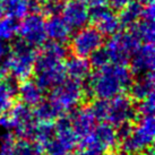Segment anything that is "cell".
<instances>
[{"label":"cell","instance_id":"obj_1","mask_svg":"<svg viewBox=\"0 0 155 155\" xmlns=\"http://www.w3.org/2000/svg\"><path fill=\"white\" fill-rule=\"evenodd\" d=\"M134 79V74L126 64H108L91 74L84 85L85 99L92 97L111 100L121 94Z\"/></svg>","mask_w":155,"mask_h":155},{"label":"cell","instance_id":"obj_2","mask_svg":"<svg viewBox=\"0 0 155 155\" xmlns=\"http://www.w3.org/2000/svg\"><path fill=\"white\" fill-rule=\"evenodd\" d=\"M38 56L36 48L27 43L23 39L14 41L9 53L4 59L5 69L10 73L16 81H25L34 73V64Z\"/></svg>","mask_w":155,"mask_h":155},{"label":"cell","instance_id":"obj_3","mask_svg":"<svg viewBox=\"0 0 155 155\" xmlns=\"http://www.w3.org/2000/svg\"><path fill=\"white\" fill-rule=\"evenodd\" d=\"M33 111L23 102L12 105L7 113L0 116V126L7 130H13L19 138L33 139L36 125Z\"/></svg>","mask_w":155,"mask_h":155},{"label":"cell","instance_id":"obj_4","mask_svg":"<svg viewBox=\"0 0 155 155\" xmlns=\"http://www.w3.org/2000/svg\"><path fill=\"white\" fill-rule=\"evenodd\" d=\"M138 122L134 126L129 136L121 140L124 153L128 155H136L145 151L153 145L155 135L154 116L139 117Z\"/></svg>","mask_w":155,"mask_h":155},{"label":"cell","instance_id":"obj_5","mask_svg":"<svg viewBox=\"0 0 155 155\" xmlns=\"http://www.w3.org/2000/svg\"><path fill=\"white\" fill-rule=\"evenodd\" d=\"M139 40L131 31L117 32L111 35V39L105 44L110 62L113 64H127L133 52L139 47Z\"/></svg>","mask_w":155,"mask_h":155},{"label":"cell","instance_id":"obj_6","mask_svg":"<svg viewBox=\"0 0 155 155\" xmlns=\"http://www.w3.org/2000/svg\"><path fill=\"white\" fill-rule=\"evenodd\" d=\"M49 97L53 100L64 112L70 111L85 99L84 84L77 79L66 78L60 85L52 88Z\"/></svg>","mask_w":155,"mask_h":155},{"label":"cell","instance_id":"obj_7","mask_svg":"<svg viewBox=\"0 0 155 155\" xmlns=\"http://www.w3.org/2000/svg\"><path fill=\"white\" fill-rule=\"evenodd\" d=\"M70 40V50L75 56L87 58L104 43V35L95 26H84L77 30Z\"/></svg>","mask_w":155,"mask_h":155},{"label":"cell","instance_id":"obj_8","mask_svg":"<svg viewBox=\"0 0 155 155\" xmlns=\"http://www.w3.org/2000/svg\"><path fill=\"white\" fill-rule=\"evenodd\" d=\"M119 143L117 138L116 129L109 122H101L100 125L95 126L93 131L82 138L81 142V150L82 148H91L94 151L102 153V152L113 150Z\"/></svg>","mask_w":155,"mask_h":155},{"label":"cell","instance_id":"obj_9","mask_svg":"<svg viewBox=\"0 0 155 155\" xmlns=\"http://www.w3.org/2000/svg\"><path fill=\"white\" fill-rule=\"evenodd\" d=\"M18 34L21 39L31 45L42 47L47 41L45 34V21L41 13H28L23 18L18 26Z\"/></svg>","mask_w":155,"mask_h":155},{"label":"cell","instance_id":"obj_10","mask_svg":"<svg viewBox=\"0 0 155 155\" xmlns=\"http://www.w3.org/2000/svg\"><path fill=\"white\" fill-rule=\"evenodd\" d=\"M90 21L103 35L111 36L120 28V23L114 10L105 5V2L90 6Z\"/></svg>","mask_w":155,"mask_h":155},{"label":"cell","instance_id":"obj_11","mask_svg":"<svg viewBox=\"0 0 155 155\" xmlns=\"http://www.w3.org/2000/svg\"><path fill=\"white\" fill-rule=\"evenodd\" d=\"M138 118L133 99L125 94H119L109 100V111L107 120L112 126H119L126 121H134Z\"/></svg>","mask_w":155,"mask_h":155},{"label":"cell","instance_id":"obj_12","mask_svg":"<svg viewBox=\"0 0 155 155\" xmlns=\"http://www.w3.org/2000/svg\"><path fill=\"white\" fill-rule=\"evenodd\" d=\"M68 56V49L64 43L56 41L44 42L42 45V51L36 56L34 64V71H40L43 69L50 68L56 65H59Z\"/></svg>","mask_w":155,"mask_h":155},{"label":"cell","instance_id":"obj_13","mask_svg":"<svg viewBox=\"0 0 155 155\" xmlns=\"http://www.w3.org/2000/svg\"><path fill=\"white\" fill-rule=\"evenodd\" d=\"M61 13L71 30H79L90 22L87 5L81 0H67Z\"/></svg>","mask_w":155,"mask_h":155},{"label":"cell","instance_id":"obj_14","mask_svg":"<svg viewBox=\"0 0 155 155\" xmlns=\"http://www.w3.org/2000/svg\"><path fill=\"white\" fill-rule=\"evenodd\" d=\"M130 70L133 74L140 75L153 71L155 64V52L153 43H144L133 52L130 57Z\"/></svg>","mask_w":155,"mask_h":155},{"label":"cell","instance_id":"obj_15","mask_svg":"<svg viewBox=\"0 0 155 155\" xmlns=\"http://www.w3.org/2000/svg\"><path fill=\"white\" fill-rule=\"evenodd\" d=\"M74 111L69 114L71 128L78 138L88 136L96 126V119L93 116L90 108L73 109Z\"/></svg>","mask_w":155,"mask_h":155},{"label":"cell","instance_id":"obj_16","mask_svg":"<svg viewBox=\"0 0 155 155\" xmlns=\"http://www.w3.org/2000/svg\"><path fill=\"white\" fill-rule=\"evenodd\" d=\"M67 78L65 65L61 62L50 68L35 71V83L42 91H50L60 85Z\"/></svg>","mask_w":155,"mask_h":155},{"label":"cell","instance_id":"obj_17","mask_svg":"<svg viewBox=\"0 0 155 155\" xmlns=\"http://www.w3.org/2000/svg\"><path fill=\"white\" fill-rule=\"evenodd\" d=\"M45 34L51 41L65 44L70 39L71 28L59 15L50 16L49 19L45 21Z\"/></svg>","mask_w":155,"mask_h":155},{"label":"cell","instance_id":"obj_18","mask_svg":"<svg viewBox=\"0 0 155 155\" xmlns=\"http://www.w3.org/2000/svg\"><path fill=\"white\" fill-rule=\"evenodd\" d=\"M130 97L134 101H142L154 94V74L153 71L144 73L138 75L137 79H135L129 86Z\"/></svg>","mask_w":155,"mask_h":155},{"label":"cell","instance_id":"obj_19","mask_svg":"<svg viewBox=\"0 0 155 155\" xmlns=\"http://www.w3.org/2000/svg\"><path fill=\"white\" fill-rule=\"evenodd\" d=\"M17 95L23 103L28 107H35L43 100V91L30 78L22 81V83L17 86Z\"/></svg>","mask_w":155,"mask_h":155},{"label":"cell","instance_id":"obj_20","mask_svg":"<svg viewBox=\"0 0 155 155\" xmlns=\"http://www.w3.org/2000/svg\"><path fill=\"white\" fill-rule=\"evenodd\" d=\"M65 69L67 76H69L73 79H77V81H86L88 76L91 75V67L90 61L86 58L78 56L70 57L68 60L66 61Z\"/></svg>","mask_w":155,"mask_h":155},{"label":"cell","instance_id":"obj_21","mask_svg":"<svg viewBox=\"0 0 155 155\" xmlns=\"http://www.w3.org/2000/svg\"><path fill=\"white\" fill-rule=\"evenodd\" d=\"M64 113L62 109L50 97L39 102L33 110V114L38 121H53Z\"/></svg>","mask_w":155,"mask_h":155},{"label":"cell","instance_id":"obj_22","mask_svg":"<svg viewBox=\"0 0 155 155\" xmlns=\"http://www.w3.org/2000/svg\"><path fill=\"white\" fill-rule=\"evenodd\" d=\"M143 7H144V5L140 1L133 0L126 7L119 10L120 13L118 15V19L120 23V27L128 30L134 24H136L142 18Z\"/></svg>","mask_w":155,"mask_h":155},{"label":"cell","instance_id":"obj_23","mask_svg":"<svg viewBox=\"0 0 155 155\" xmlns=\"http://www.w3.org/2000/svg\"><path fill=\"white\" fill-rule=\"evenodd\" d=\"M17 84L16 79L5 78L0 82V116L8 111L14 104V100L17 95Z\"/></svg>","mask_w":155,"mask_h":155},{"label":"cell","instance_id":"obj_24","mask_svg":"<svg viewBox=\"0 0 155 155\" xmlns=\"http://www.w3.org/2000/svg\"><path fill=\"white\" fill-rule=\"evenodd\" d=\"M4 16L22 19L30 13V2L26 0H1Z\"/></svg>","mask_w":155,"mask_h":155},{"label":"cell","instance_id":"obj_25","mask_svg":"<svg viewBox=\"0 0 155 155\" xmlns=\"http://www.w3.org/2000/svg\"><path fill=\"white\" fill-rule=\"evenodd\" d=\"M136 35L140 43H153L155 38L154 21L142 19L134 24L130 28H128Z\"/></svg>","mask_w":155,"mask_h":155},{"label":"cell","instance_id":"obj_26","mask_svg":"<svg viewBox=\"0 0 155 155\" xmlns=\"http://www.w3.org/2000/svg\"><path fill=\"white\" fill-rule=\"evenodd\" d=\"M56 135L53 121H39L36 122L33 134V140L40 143L42 146L50 142Z\"/></svg>","mask_w":155,"mask_h":155},{"label":"cell","instance_id":"obj_27","mask_svg":"<svg viewBox=\"0 0 155 155\" xmlns=\"http://www.w3.org/2000/svg\"><path fill=\"white\" fill-rule=\"evenodd\" d=\"M43 146L33 139L21 138L15 142V155H42Z\"/></svg>","mask_w":155,"mask_h":155},{"label":"cell","instance_id":"obj_28","mask_svg":"<svg viewBox=\"0 0 155 155\" xmlns=\"http://www.w3.org/2000/svg\"><path fill=\"white\" fill-rule=\"evenodd\" d=\"M18 26L19 23L17 19L12 17L0 18V40L1 41H10L18 34Z\"/></svg>","mask_w":155,"mask_h":155},{"label":"cell","instance_id":"obj_29","mask_svg":"<svg viewBox=\"0 0 155 155\" xmlns=\"http://www.w3.org/2000/svg\"><path fill=\"white\" fill-rule=\"evenodd\" d=\"M90 110L92 111L93 116L96 120L104 121L107 120L109 111V100L97 99L91 103Z\"/></svg>","mask_w":155,"mask_h":155},{"label":"cell","instance_id":"obj_30","mask_svg":"<svg viewBox=\"0 0 155 155\" xmlns=\"http://www.w3.org/2000/svg\"><path fill=\"white\" fill-rule=\"evenodd\" d=\"M110 64V58L105 48H99L94 52H92L90 56V65L95 69L102 68L104 66Z\"/></svg>","mask_w":155,"mask_h":155},{"label":"cell","instance_id":"obj_31","mask_svg":"<svg viewBox=\"0 0 155 155\" xmlns=\"http://www.w3.org/2000/svg\"><path fill=\"white\" fill-rule=\"evenodd\" d=\"M65 2L66 1L64 0H45L42 2L41 12L48 17L60 15L64 6H65Z\"/></svg>","mask_w":155,"mask_h":155},{"label":"cell","instance_id":"obj_32","mask_svg":"<svg viewBox=\"0 0 155 155\" xmlns=\"http://www.w3.org/2000/svg\"><path fill=\"white\" fill-rule=\"evenodd\" d=\"M154 94L150 95L146 99L139 101L138 105L136 107V112H137L138 118L139 117H145V116H154Z\"/></svg>","mask_w":155,"mask_h":155},{"label":"cell","instance_id":"obj_33","mask_svg":"<svg viewBox=\"0 0 155 155\" xmlns=\"http://www.w3.org/2000/svg\"><path fill=\"white\" fill-rule=\"evenodd\" d=\"M0 142V155H15V137L10 131L1 136Z\"/></svg>","mask_w":155,"mask_h":155},{"label":"cell","instance_id":"obj_34","mask_svg":"<svg viewBox=\"0 0 155 155\" xmlns=\"http://www.w3.org/2000/svg\"><path fill=\"white\" fill-rule=\"evenodd\" d=\"M43 153H45V155H67L69 151L56 137H53L50 142L43 145Z\"/></svg>","mask_w":155,"mask_h":155},{"label":"cell","instance_id":"obj_35","mask_svg":"<svg viewBox=\"0 0 155 155\" xmlns=\"http://www.w3.org/2000/svg\"><path fill=\"white\" fill-rule=\"evenodd\" d=\"M117 127H118L116 130L117 138H118L119 142H121V140H124L125 138H127L131 134V131L134 129V124L133 121H126V122H122V124H120Z\"/></svg>","mask_w":155,"mask_h":155},{"label":"cell","instance_id":"obj_36","mask_svg":"<svg viewBox=\"0 0 155 155\" xmlns=\"http://www.w3.org/2000/svg\"><path fill=\"white\" fill-rule=\"evenodd\" d=\"M155 16V8L154 4L145 5L143 7V13H142V18L143 19H147V21H154Z\"/></svg>","mask_w":155,"mask_h":155},{"label":"cell","instance_id":"obj_37","mask_svg":"<svg viewBox=\"0 0 155 155\" xmlns=\"http://www.w3.org/2000/svg\"><path fill=\"white\" fill-rule=\"evenodd\" d=\"M130 1H133V0H109V5H110L109 7L112 8L113 10L119 12L129 4Z\"/></svg>","mask_w":155,"mask_h":155},{"label":"cell","instance_id":"obj_38","mask_svg":"<svg viewBox=\"0 0 155 155\" xmlns=\"http://www.w3.org/2000/svg\"><path fill=\"white\" fill-rule=\"evenodd\" d=\"M8 53H9L8 45L5 43L4 41H1V40H0V61L4 60Z\"/></svg>","mask_w":155,"mask_h":155},{"label":"cell","instance_id":"obj_39","mask_svg":"<svg viewBox=\"0 0 155 155\" xmlns=\"http://www.w3.org/2000/svg\"><path fill=\"white\" fill-rule=\"evenodd\" d=\"M78 153L79 155H101V153L94 151V150H91V148H82Z\"/></svg>","mask_w":155,"mask_h":155},{"label":"cell","instance_id":"obj_40","mask_svg":"<svg viewBox=\"0 0 155 155\" xmlns=\"http://www.w3.org/2000/svg\"><path fill=\"white\" fill-rule=\"evenodd\" d=\"M81 1H83L84 4H86V5L93 6V5H96V4H101V2H104L105 0H81Z\"/></svg>","mask_w":155,"mask_h":155},{"label":"cell","instance_id":"obj_41","mask_svg":"<svg viewBox=\"0 0 155 155\" xmlns=\"http://www.w3.org/2000/svg\"><path fill=\"white\" fill-rule=\"evenodd\" d=\"M6 74H7V70L5 69V67L4 66H0V82H2L6 78Z\"/></svg>","mask_w":155,"mask_h":155},{"label":"cell","instance_id":"obj_42","mask_svg":"<svg viewBox=\"0 0 155 155\" xmlns=\"http://www.w3.org/2000/svg\"><path fill=\"white\" fill-rule=\"evenodd\" d=\"M136 155H154V154H153V150L150 147V148H148V151L145 150V151L140 152V153H138V154H136Z\"/></svg>","mask_w":155,"mask_h":155},{"label":"cell","instance_id":"obj_43","mask_svg":"<svg viewBox=\"0 0 155 155\" xmlns=\"http://www.w3.org/2000/svg\"><path fill=\"white\" fill-rule=\"evenodd\" d=\"M104 155H126L125 153H121V152H117V151H110L107 152Z\"/></svg>","mask_w":155,"mask_h":155},{"label":"cell","instance_id":"obj_44","mask_svg":"<svg viewBox=\"0 0 155 155\" xmlns=\"http://www.w3.org/2000/svg\"><path fill=\"white\" fill-rule=\"evenodd\" d=\"M4 17V10H2V6H1V0H0V18Z\"/></svg>","mask_w":155,"mask_h":155},{"label":"cell","instance_id":"obj_45","mask_svg":"<svg viewBox=\"0 0 155 155\" xmlns=\"http://www.w3.org/2000/svg\"><path fill=\"white\" fill-rule=\"evenodd\" d=\"M34 1L39 2V4H42V2H43V1H45V0H34Z\"/></svg>","mask_w":155,"mask_h":155},{"label":"cell","instance_id":"obj_46","mask_svg":"<svg viewBox=\"0 0 155 155\" xmlns=\"http://www.w3.org/2000/svg\"><path fill=\"white\" fill-rule=\"evenodd\" d=\"M26 1H27V2H30V1H34V0H26Z\"/></svg>","mask_w":155,"mask_h":155},{"label":"cell","instance_id":"obj_47","mask_svg":"<svg viewBox=\"0 0 155 155\" xmlns=\"http://www.w3.org/2000/svg\"><path fill=\"white\" fill-rule=\"evenodd\" d=\"M64 1H67V0H64Z\"/></svg>","mask_w":155,"mask_h":155}]
</instances>
